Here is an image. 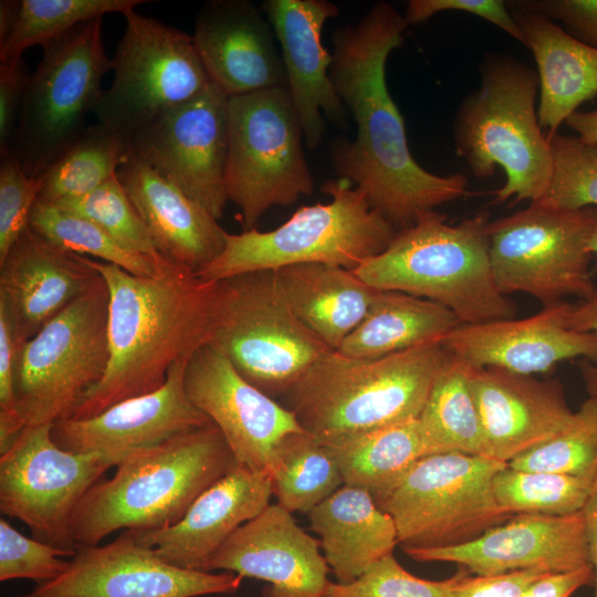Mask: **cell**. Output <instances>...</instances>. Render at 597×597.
Returning <instances> with one entry per match:
<instances>
[{"mask_svg": "<svg viewBox=\"0 0 597 597\" xmlns=\"http://www.w3.org/2000/svg\"><path fill=\"white\" fill-rule=\"evenodd\" d=\"M407 27L390 3L374 4L356 23L333 31L329 66L332 84L356 123L355 139L332 145L333 167L397 231L468 193L463 175L432 174L409 150L404 118L386 82L388 56L401 45Z\"/></svg>", "mask_w": 597, "mask_h": 597, "instance_id": "6da1fadb", "label": "cell"}, {"mask_svg": "<svg viewBox=\"0 0 597 597\" xmlns=\"http://www.w3.org/2000/svg\"><path fill=\"white\" fill-rule=\"evenodd\" d=\"M86 260L108 289L109 359L103 378L70 419L93 417L163 387L170 368L205 345L214 285L174 263L157 275L137 276Z\"/></svg>", "mask_w": 597, "mask_h": 597, "instance_id": "7a4b0ae2", "label": "cell"}, {"mask_svg": "<svg viewBox=\"0 0 597 597\" xmlns=\"http://www.w3.org/2000/svg\"><path fill=\"white\" fill-rule=\"evenodd\" d=\"M237 464L213 423L137 450L85 494L71 519L70 537L77 548L98 545L118 530L170 527Z\"/></svg>", "mask_w": 597, "mask_h": 597, "instance_id": "3957f363", "label": "cell"}, {"mask_svg": "<svg viewBox=\"0 0 597 597\" xmlns=\"http://www.w3.org/2000/svg\"><path fill=\"white\" fill-rule=\"evenodd\" d=\"M450 358L441 342L371 359L332 350L284 396V406L305 432L332 444L419 418Z\"/></svg>", "mask_w": 597, "mask_h": 597, "instance_id": "277c9868", "label": "cell"}, {"mask_svg": "<svg viewBox=\"0 0 597 597\" xmlns=\"http://www.w3.org/2000/svg\"><path fill=\"white\" fill-rule=\"evenodd\" d=\"M489 214L480 212L449 224L431 210L397 231L389 245L354 270L368 285L439 303L460 324L510 320L515 303L494 279L490 253Z\"/></svg>", "mask_w": 597, "mask_h": 597, "instance_id": "5b68a950", "label": "cell"}, {"mask_svg": "<svg viewBox=\"0 0 597 597\" xmlns=\"http://www.w3.org/2000/svg\"><path fill=\"white\" fill-rule=\"evenodd\" d=\"M481 84L469 94L453 124L454 149L471 172L486 178L501 167L505 184L495 202H536L553 171L551 143L535 107L537 73L519 60L500 54L484 57Z\"/></svg>", "mask_w": 597, "mask_h": 597, "instance_id": "8992f818", "label": "cell"}, {"mask_svg": "<svg viewBox=\"0 0 597 597\" xmlns=\"http://www.w3.org/2000/svg\"><path fill=\"white\" fill-rule=\"evenodd\" d=\"M328 203L303 206L277 228L227 233L222 253L196 272L206 283L301 263H327L356 270L380 254L397 233L348 179L322 187Z\"/></svg>", "mask_w": 597, "mask_h": 597, "instance_id": "52a82bcc", "label": "cell"}, {"mask_svg": "<svg viewBox=\"0 0 597 597\" xmlns=\"http://www.w3.org/2000/svg\"><path fill=\"white\" fill-rule=\"evenodd\" d=\"M205 345L273 399L332 352L295 316L272 270L214 282Z\"/></svg>", "mask_w": 597, "mask_h": 597, "instance_id": "ba28073f", "label": "cell"}, {"mask_svg": "<svg viewBox=\"0 0 597 597\" xmlns=\"http://www.w3.org/2000/svg\"><path fill=\"white\" fill-rule=\"evenodd\" d=\"M301 121L285 87L228 100L224 186L244 230L274 206H290L313 191Z\"/></svg>", "mask_w": 597, "mask_h": 597, "instance_id": "9c48e42d", "label": "cell"}, {"mask_svg": "<svg viewBox=\"0 0 597 597\" xmlns=\"http://www.w3.org/2000/svg\"><path fill=\"white\" fill-rule=\"evenodd\" d=\"M108 301L100 275L22 345L14 395L17 412L27 426L70 419L103 378L109 359Z\"/></svg>", "mask_w": 597, "mask_h": 597, "instance_id": "30bf717a", "label": "cell"}, {"mask_svg": "<svg viewBox=\"0 0 597 597\" xmlns=\"http://www.w3.org/2000/svg\"><path fill=\"white\" fill-rule=\"evenodd\" d=\"M109 70L102 18L82 23L43 46L10 149L27 175L40 178L85 129V118L94 112Z\"/></svg>", "mask_w": 597, "mask_h": 597, "instance_id": "8fae6325", "label": "cell"}, {"mask_svg": "<svg viewBox=\"0 0 597 597\" xmlns=\"http://www.w3.org/2000/svg\"><path fill=\"white\" fill-rule=\"evenodd\" d=\"M507 463L459 452L420 459L378 506L394 520L402 548L470 542L513 515L494 495L493 479Z\"/></svg>", "mask_w": 597, "mask_h": 597, "instance_id": "7c38bea8", "label": "cell"}, {"mask_svg": "<svg viewBox=\"0 0 597 597\" xmlns=\"http://www.w3.org/2000/svg\"><path fill=\"white\" fill-rule=\"evenodd\" d=\"M124 18L125 31L111 59L114 78L93 113L97 123L129 142L201 93L210 80L191 35L136 10Z\"/></svg>", "mask_w": 597, "mask_h": 597, "instance_id": "4fadbf2b", "label": "cell"}, {"mask_svg": "<svg viewBox=\"0 0 597 597\" xmlns=\"http://www.w3.org/2000/svg\"><path fill=\"white\" fill-rule=\"evenodd\" d=\"M52 425L27 426L0 454V511L23 522L34 538L76 549L71 519L102 475L133 452H73L51 437Z\"/></svg>", "mask_w": 597, "mask_h": 597, "instance_id": "5bb4252c", "label": "cell"}, {"mask_svg": "<svg viewBox=\"0 0 597 597\" xmlns=\"http://www.w3.org/2000/svg\"><path fill=\"white\" fill-rule=\"evenodd\" d=\"M495 282L505 294L525 293L543 306L595 290L589 270L586 214L530 203L488 224Z\"/></svg>", "mask_w": 597, "mask_h": 597, "instance_id": "9a60e30c", "label": "cell"}, {"mask_svg": "<svg viewBox=\"0 0 597 597\" xmlns=\"http://www.w3.org/2000/svg\"><path fill=\"white\" fill-rule=\"evenodd\" d=\"M228 100L211 82L190 101L166 113L129 139L130 150L216 220L229 201Z\"/></svg>", "mask_w": 597, "mask_h": 597, "instance_id": "2e32d148", "label": "cell"}, {"mask_svg": "<svg viewBox=\"0 0 597 597\" xmlns=\"http://www.w3.org/2000/svg\"><path fill=\"white\" fill-rule=\"evenodd\" d=\"M242 577L174 566L145 544L135 530H124L105 545L80 546L66 570L38 584L29 597H199L233 594Z\"/></svg>", "mask_w": 597, "mask_h": 597, "instance_id": "e0dca14e", "label": "cell"}, {"mask_svg": "<svg viewBox=\"0 0 597 597\" xmlns=\"http://www.w3.org/2000/svg\"><path fill=\"white\" fill-rule=\"evenodd\" d=\"M185 387L192 404L220 430L237 462L251 470L270 474L281 441L304 432L289 408L247 381L209 345L188 359Z\"/></svg>", "mask_w": 597, "mask_h": 597, "instance_id": "ac0fdd59", "label": "cell"}, {"mask_svg": "<svg viewBox=\"0 0 597 597\" xmlns=\"http://www.w3.org/2000/svg\"><path fill=\"white\" fill-rule=\"evenodd\" d=\"M402 549L417 562L455 563L483 576L519 570L565 573L590 565L582 511L520 513L463 544Z\"/></svg>", "mask_w": 597, "mask_h": 597, "instance_id": "d6986e66", "label": "cell"}, {"mask_svg": "<svg viewBox=\"0 0 597 597\" xmlns=\"http://www.w3.org/2000/svg\"><path fill=\"white\" fill-rule=\"evenodd\" d=\"M320 547V540L305 532L291 512L270 504L230 536L207 572L268 582L261 597H324L331 568Z\"/></svg>", "mask_w": 597, "mask_h": 597, "instance_id": "ffe728a7", "label": "cell"}, {"mask_svg": "<svg viewBox=\"0 0 597 597\" xmlns=\"http://www.w3.org/2000/svg\"><path fill=\"white\" fill-rule=\"evenodd\" d=\"M572 303L561 301L525 318L460 324L441 343L474 368L533 375L579 358L597 363V335L568 326Z\"/></svg>", "mask_w": 597, "mask_h": 597, "instance_id": "44dd1931", "label": "cell"}, {"mask_svg": "<svg viewBox=\"0 0 597 597\" xmlns=\"http://www.w3.org/2000/svg\"><path fill=\"white\" fill-rule=\"evenodd\" d=\"M286 76V91L301 121L304 143L316 149L326 133L325 118L347 126L348 111L329 77L333 55L322 44L326 21L339 13L327 0H265Z\"/></svg>", "mask_w": 597, "mask_h": 597, "instance_id": "7402d4cb", "label": "cell"}, {"mask_svg": "<svg viewBox=\"0 0 597 597\" xmlns=\"http://www.w3.org/2000/svg\"><path fill=\"white\" fill-rule=\"evenodd\" d=\"M187 362L176 363L155 391L122 400L93 417L53 423L52 439L73 452H133L212 425L187 395Z\"/></svg>", "mask_w": 597, "mask_h": 597, "instance_id": "603a6c76", "label": "cell"}, {"mask_svg": "<svg viewBox=\"0 0 597 597\" xmlns=\"http://www.w3.org/2000/svg\"><path fill=\"white\" fill-rule=\"evenodd\" d=\"M212 84L228 97L286 87L281 51L262 10L247 0H211L191 35Z\"/></svg>", "mask_w": 597, "mask_h": 597, "instance_id": "cb8c5ba5", "label": "cell"}, {"mask_svg": "<svg viewBox=\"0 0 597 597\" xmlns=\"http://www.w3.org/2000/svg\"><path fill=\"white\" fill-rule=\"evenodd\" d=\"M488 457L509 463L558 434L574 417L563 385L494 367H471Z\"/></svg>", "mask_w": 597, "mask_h": 597, "instance_id": "d4e9b609", "label": "cell"}, {"mask_svg": "<svg viewBox=\"0 0 597 597\" xmlns=\"http://www.w3.org/2000/svg\"><path fill=\"white\" fill-rule=\"evenodd\" d=\"M272 495L269 473L238 463L202 492L175 525L135 531L167 563L207 572L221 546L240 526L261 514Z\"/></svg>", "mask_w": 597, "mask_h": 597, "instance_id": "484cf974", "label": "cell"}, {"mask_svg": "<svg viewBox=\"0 0 597 597\" xmlns=\"http://www.w3.org/2000/svg\"><path fill=\"white\" fill-rule=\"evenodd\" d=\"M100 276L86 256L66 251L30 227L0 263V300L24 344Z\"/></svg>", "mask_w": 597, "mask_h": 597, "instance_id": "4316f807", "label": "cell"}, {"mask_svg": "<svg viewBox=\"0 0 597 597\" xmlns=\"http://www.w3.org/2000/svg\"><path fill=\"white\" fill-rule=\"evenodd\" d=\"M117 176L167 261L197 272L222 253L218 220L132 150Z\"/></svg>", "mask_w": 597, "mask_h": 597, "instance_id": "83f0119b", "label": "cell"}, {"mask_svg": "<svg viewBox=\"0 0 597 597\" xmlns=\"http://www.w3.org/2000/svg\"><path fill=\"white\" fill-rule=\"evenodd\" d=\"M513 18L532 52L538 77V123L547 138L597 95V49L554 21L513 4Z\"/></svg>", "mask_w": 597, "mask_h": 597, "instance_id": "f1b7e54d", "label": "cell"}, {"mask_svg": "<svg viewBox=\"0 0 597 597\" xmlns=\"http://www.w3.org/2000/svg\"><path fill=\"white\" fill-rule=\"evenodd\" d=\"M307 515L338 584L356 580L399 544L392 517L362 489L344 484Z\"/></svg>", "mask_w": 597, "mask_h": 597, "instance_id": "f546056e", "label": "cell"}, {"mask_svg": "<svg viewBox=\"0 0 597 597\" xmlns=\"http://www.w3.org/2000/svg\"><path fill=\"white\" fill-rule=\"evenodd\" d=\"M276 274L295 316L334 352L365 318L379 291L354 271L327 263L287 265Z\"/></svg>", "mask_w": 597, "mask_h": 597, "instance_id": "4dcf8cb0", "label": "cell"}, {"mask_svg": "<svg viewBox=\"0 0 597 597\" xmlns=\"http://www.w3.org/2000/svg\"><path fill=\"white\" fill-rule=\"evenodd\" d=\"M459 325L457 316L439 303L379 290L365 318L335 352L354 358H379L442 342Z\"/></svg>", "mask_w": 597, "mask_h": 597, "instance_id": "1f68e13d", "label": "cell"}, {"mask_svg": "<svg viewBox=\"0 0 597 597\" xmlns=\"http://www.w3.org/2000/svg\"><path fill=\"white\" fill-rule=\"evenodd\" d=\"M326 446L337 460L344 484L368 492L376 503L420 459L431 454L418 418Z\"/></svg>", "mask_w": 597, "mask_h": 597, "instance_id": "d6a6232c", "label": "cell"}, {"mask_svg": "<svg viewBox=\"0 0 597 597\" xmlns=\"http://www.w3.org/2000/svg\"><path fill=\"white\" fill-rule=\"evenodd\" d=\"M145 0H2L0 2V62L22 57L72 29L108 13L125 14Z\"/></svg>", "mask_w": 597, "mask_h": 597, "instance_id": "836d02e7", "label": "cell"}, {"mask_svg": "<svg viewBox=\"0 0 597 597\" xmlns=\"http://www.w3.org/2000/svg\"><path fill=\"white\" fill-rule=\"evenodd\" d=\"M470 375L471 366L451 355L431 387L418 418L431 454L489 458Z\"/></svg>", "mask_w": 597, "mask_h": 597, "instance_id": "e575fe53", "label": "cell"}, {"mask_svg": "<svg viewBox=\"0 0 597 597\" xmlns=\"http://www.w3.org/2000/svg\"><path fill=\"white\" fill-rule=\"evenodd\" d=\"M272 494L286 511L308 514L344 485L337 460L307 432L286 436L270 471Z\"/></svg>", "mask_w": 597, "mask_h": 597, "instance_id": "d590c367", "label": "cell"}, {"mask_svg": "<svg viewBox=\"0 0 597 597\" xmlns=\"http://www.w3.org/2000/svg\"><path fill=\"white\" fill-rule=\"evenodd\" d=\"M129 150L115 130L100 123L85 127L41 176L39 199L57 203L100 188L117 176Z\"/></svg>", "mask_w": 597, "mask_h": 597, "instance_id": "8d00e7d4", "label": "cell"}, {"mask_svg": "<svg viewBox=\"0 0 597 597\" xmlns=\"http://www.w3.org/2000/svg\"><path fill=\"white\" fill-rule=\"evenodd\" d=\"M29 227L66 251L94 256L137 276L157 275L171 263L129 251L92 221L40 199L31 211Z\"/></svg>", "mask_w": 597, "mask_h": 597, "instance_id": "74e56055", "label": "cell"}, {"mask_svg": "<svg viewBox=\"0 0 597 597\" xmlns=\"http://www.w3.org/2000/svg\"><path fill=\"white\" fill-rule=\"evenodd\" d=\"M595 476L524 471L506 465L494 476L493 490L500 507L511 515H569L583 510Z\"/></svg>", "mask_w": 597, "mask_h": 597, "instance_id": "f35d334b", "label": "cell"}, {"mask_svg": "<svg viewBox=\"0 0 597 597\" xmlns=\"http://www.w3.org/2000/svg\"><path fill=\"white\" fill-rule=\"evenodd\" d=\"M509 467L580 476L597 474V398L589 397L572 421L547 442L514 458Z\"/></svg>", "mask_w": 597, "mask_h": 597, "instance_id": "ab89813d", "label": "cell"}, {"mask_svg": "<svg viewBox=\"0 0 597 597\" xmlns=\"http://www.w3.org/2000/svg\"><path fill=\"white\" fill-rule=\"evenodd\" d=\"M55 205L92 221L129 251L165 259L118 176L84 196Z\"/></svg>", "mask_w": 597, "mask_h": 597, "instance_id": "60d3db41", "label": "cell"}, {"mask_svg": "<svg viewBox=\"0 0 597 597\" xmlns=\"http://www.w3.org/2000/svg\"><path fill=\"white\" fill-rule=\"evenodd\" d=\"M549 143L551 180L542 198L531 203L573 211L597 207V145L559 133Z\"/></svg>", "mask_w": 597, "mask_h": 597, "instance_id": "b9f144b4", "label": "cell"}, {"mask_svg": "<svg viewBox=\"0 0 597 597\" xmlns=\"http://www.w3.org/2000/svg\"><path fill=\"white\" fill-rule=\"evenodd\" d=\"M76 549H64L21 534L6 520H0V580L32 579L38 584L62 575Z\"/></svg>", "mask_w": 597, "mask_h": 597, "instance_id": "7bdbcfd3", "label": "cell"}, {"mask_svg": "<svg viewBox=\"0 0 597 597\" xmlns=\"http://www.w3.org/2000/svg\"><path fill=\"white\" fill-rule=\"evenodd\" d=\"M0 161V263L29 228L31 211L39 200L43 181L22 169L11 150Z\"/></svg>", "mask_w": 597, "mask_h": 597, "instance_id": "ee69618b", "label": "cell"}, {"mask_svg": "<svg viewBox=\"0 0 597 597\" xmlns=\"http://www.w3.org/2000/svg\"><path fill=\"white\" fill-rule=\"evenodd\" d=\"M324 597H442L438 582L419 578L386 556L349 584L329 583Z\"/></svg>", "mask_w": 597, "mask_h": 597, "instance_id": "f6af8a7d", "label": "cell"}, {"mask_svg": "<svg viewBox=\"0 0 597 597\" xmlns=\"http://www.w3.org/2000/svg\"><path fill=\"white\" fill-rule=\"evenodd\" d=\"M443 11H463L476 15L524 44L523 34L509 4L502 0H410L404 17L408 25L419 24Z\"/></svg>", "mask_w": 597, "mask_h": 597, "instance_id": "bcb514c9", "label": "cell"}, {"mask_svg": "<svg viewBox=\"0 0 597 597\" xmlns=\"http://www.w3.org/2000/svg\"><path fill=\"white\" fill-rule=\"evenodd\" d=\"M545 574L540 570H519L501 575H455L439 580L442 597H520L523 591Z\"/></svg>", "mask_w": 597, "mask_h": 597, "instance_id": "7dc6e473", "label": "cell"}, {"mask_svg": "<svg viewBox=\"0 0 597 597\" xmlns=\"http://www.w3.org/2000/svg\"><path fill=\"white\" fill-rule=\"evenodd\" d=\"M513 4L561 21L573 38L597 49V0H523Z\"/></svg>", "mask_w": 597, "mask_h": 597, "instance_id": "c3c4849f", "label": "cell"}, {"mask_svg": "<svg viewBox=\"0 0 597 597\" xmlns=\"http://www.w3.org/2000/svg\"><path fill=\"white\" fill-rule=\"evenodd\" d=\"M30 76L22 57L0 62V154L11 149Z\"/></svg>", "mask_w": 597, "mask_h": 597, "instance_id": "681fc988", "label": "cell"}, {"mask_svg": "<svg viewBox=\"0 0 597 597\" xmlns=\"http://www.w3.org/2000/svg\"><path fill=\"white\" fill-rule=\"evenodd\" d=\"M22 345L10 310L0 300V410L17 412L14 377Z\"/></svg>", "mask_w": 597, "mask_h": 597, "instance_id": "f907efd6", "label": "cell"}, {"mask_svg": "<svg viewBox=\"0 0 597 597\" xmlns=\"http://www.w3.org/2000/svg\"><path fill=\"white\" fill-rule=\"evenodd\" d=\"M590 583H594V569L588 565L570 572L545 574L520 597H572L576 590Z\"/></svg>", "mask_w": 597, "mask_h": 597, "instance_id": "816d5d0a", "label": "cell"}, {"mask_svg": "<svg viewBox=\"0 0 597 597\" xmlns=\"http://www.w3.org/2000/svg\"><path fill=\"white\" fill-rule=\"evenodd\" d=\"M568 326L578 332L597 335V286L588 297L572 305ZM579 368L589 397L597 398V365L582 359Z\"/></svg>", "mask_w": 597, "mask_h": 597, "instance_id": "f5cc1de1", "label": "cell"}, {"mask_svg": "<svg viewBox=\"0 0 597 597\" xmlns=\"http://www.w3.org/2000/svg\"><path fill=\"white\" fill-rule=\"evenodd\" d=\"M582 512L584 516L589 561L594 569V597H597V474Z\"/></svg>", "mask_w": 597, "mask_h": 597, "instance_id": "db71d44e", "label": "cell"}, {"mask_svg": "<svg viewBox=\"0 0 597 597\" xmlns=\"http://www.w3.org/2000/svg\"><path fill=\"white\" fill-rule=\"evenodd\" d=\"M25 427L18 412L0 410V454L11 448Z\"/></svg>", "mask_w": 597, "mask_h": 597, "instance_id": "11a10c76", "label": "cell"}, {"mask_svg": "<svg viewBox=\"0 0 597 597\" xmlns=\"http://www.w3.org/2000/svg\"><path fill=\"white\" fill-rule=\"evenodd\" d=\"M566 124L577 134V137L590 145H597V109L574 113Z\"/></svg>", "mask_w": 597, "mask_h": 597, "instance_id": "9f6ffc18", "label": "cell"}, {"mask_svg": "<svg viewBox=\"0 0 597 597\" xmlns=\"http://www.w3.org/2000/svg\"><path fill=\"white\" fill-rule=\"evenodd\" d=\"M586 241L589 252L597 255V207L585 208Z\"/></svg>", "mask_w": 597, "mask_h": 597, "instance_id": "6f0895ef", "label": "cell"}, {"mask_svg": "<svg viewBox=\"0 0 597 597\" xmlns=\"http://www.w3.org/2000/svg\"><path fill=\"white\" fill-rule=\"evenodd\" d=\"M22 597H29V596H28V595H25V596H22Z\"/></svg>", "mask_w": 597, "mask_h": 597, "instance_id": "680465c9", "label": "cell"}]
</instances>
